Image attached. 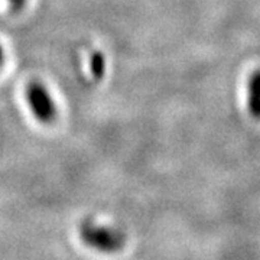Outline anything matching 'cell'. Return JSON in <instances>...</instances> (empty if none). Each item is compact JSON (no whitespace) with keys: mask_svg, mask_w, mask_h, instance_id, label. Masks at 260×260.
Masks as SVG:
<instances>
[{"mask_svg":"<svg viewBox=\"0 0 260 260\" xmlns=\"http://www.w3.org/2000/svg\"><path fill=\"white\" fill-rule=\"evenodd\" d=\"M25 100L32 116L39 123H52L56 119V103L51 91L42 81L32 80L25 88Z\"/></svg>","mask_w":260,"mask_h":260,"instance_id":"cell-1","label":"cell"},{"mask_svg":"<svg viewBox=\"0 0 260 260\" xmlns=\"http://www.w3.org/2000/svg\"><path fill=\"white\" fill-rule=\"evenodd\" d=\"M80 234L87 246L103 253L120 250L124 243V237L119 230L94 221H85L80 229Z\"/></svg>","mask_w":260,"mask_h":260,"instance_id":"cell-2","label":"cell"},{"mask_svg":"<svg viewBox=\"0 0 260 260\" xmlns=\"http://www.w3.org/2000/svg\"><path fill=\"white\" fill-rule=\"evenodd\" d=\"M249 104L254 117L259 114V73L256 71L249 81Z\"/></svg>","mask_w":260,"mask_h":260,"instance_id":"cell-3","label":"cell"},{"mask_svg":"<svg viewBox=\"0 0 260 260\" xmlns=\"http://www.w3.org/2000/svg\"><path fill=\"white\" fill-rule=\"evenodd\" d=\"M90 71L93 74L94 78H102L104 75V71H106V59H104V55H103L100 51H95L90 55Z\"/></svg>","mask_w":260,"mask_h":260,"instance_id":"cell-4","label":"cell"},{"mask_svg":"<svg viewBox=\"0 0 260 260\" xmlns=\"http://www.w3.org/2000/svg\"><path fill=\"white\" fill-rule=\"evenodd\" d=\"M0 2H3L5 5H8V8L10 10H13V12L20 10L26 5V0H0Z\"/></svg>","mask_w":260,"mask_h":260,"instance_id":"cell-5","label":"cell"},{"mask_svg":"<svg viewBox=\"0 0 260 260\" xmlns=\"http://www.w3.org/2000/svg\"><path fill=\"white\" fill-rule=\"evenodd\" d=\"M5 64V49L2 47V44H0V68L3 67Z\"/></svg>","mask_w":260,"mask_h":260,"instance_id":"cell-6","label":"cell"}]
</instances>
